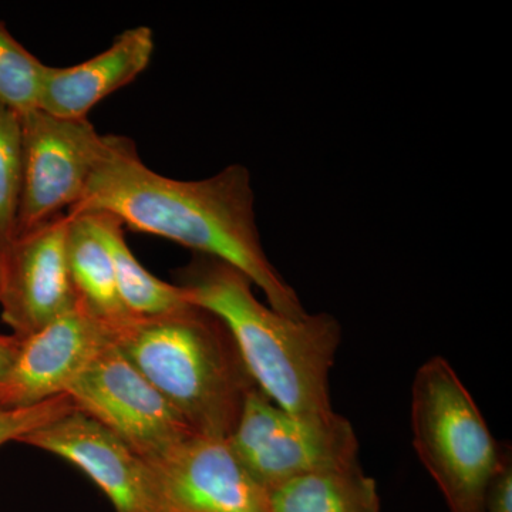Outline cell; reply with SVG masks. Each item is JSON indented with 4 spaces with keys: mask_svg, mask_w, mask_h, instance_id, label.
Returning <instances> with one entry per match:
<instances>
[{
    "mask_svg": "<svg viewBox=\"0 0 512 512\" xmlns=\"http://www.w3.org/2000/svg\"><path fill=\"white\" fill-rule=\"evenodd\" d=\"M46 66L0 20V103L18 114L39 109Z\"/></svg>",
    "mask_w": 512,
    "mask_h": 512,
    "instance_id": "2e32d148",
    "label": "cell"
},
{
    "mask_svg": "<svg viewBox=\"0 0 512 512\" xmlns=\"http://www.w3.org/2000/svg\"><path fill=\"white\" fill-rule=\"evenodd\" d=\"M413 446L450 512H484L488 485L510 448L501 447L473 396L443 357L417 369L412 387Z\"/></svg>",
    "mask_w": 512,
    "mask_h": 512,
    "instance_id": "277c9868",
    "label": "cell"
},
{
    "mask_svg": "<svg viewBox=\"0 0 512 512\" xmlns=\"http://www.w3.org/2000/svg\"><path fill=\"white\" fill-rule=\"evenodd\" d=\"M67 227L69 217L59 215L0 245V316L16 338H28L77 306Z\"/></svg>",
    "mask_w": 512,
    "mask_h": 512,
    "instance_id": "9c48e42d",
    "label": "cell"
},
{
    "mask_svg": "<svg viewBox=\"0 0 512 512\" xmlns=\"http://www.w3.org/2000/svg\"><path fill=\"white\" fill-rule=\"evenodd\" d=\"M177 276L191 303L227 325L256 386L272 402L303 416L335 412L329 375L342 340L335 316L282 315L258 301L244 272L214 256L195 254Z\"/></svg>",
    "mask_w": 512,
    "mask_h": 512,
    "instance_id": "7a4b0ae2",
    "label": "cell"
},
{
    "mask_svg": "<svg viewBox=\"0 0 512 512\" xmlns=\"http://www.w3.org/2000/svg\"><path fill=\"white\" fill-rule=\"evenodd\" d=\"M113 343L202 436L229 439L258 387L227 325L197 305L131 318Z\"/></svg>",
    "mask_w": 512,
    "mask_h": 512,
    "instance_id": "3957f363",
    "label": "cell"
},
{
    "mask_svg": "<svg viewBox=\"0 0 512 512\" xmlns=\"http://www.w3.org/2000/svg\"><path fill=\"white\" fill-rule=\"evenodd\" d=\"M76 409L69 394H60L46 402L20 409H0V446L19 441L30 431L45 426Z\"/></svg>",
    "mask_w": 512,
    "mask_h": 512,
    "instance_id": "ac0fdd59",
    "label": "cell"
},
{
    "mask_svg": "<svg viewBox=\"0 0 512 512\" xmlns=\"http://www.w3.org/2000/svg\"><path fill=\"white\" fill-rule=\"evenodd\" d=\"M114 330L77 305L20 339L18 356L0 384V409L35 406L67 394L90 363L113 345Z\"/></svg>",
    "mask_w": 512,
    "mask_h": 512,
    "instance_id": "30bf717a",
    "label": "cell"
},
{
    "mask_svg": "<svg viewBox=\"0 0 512 512\" xmlns=\"http://www.w3.org/2000/svg\"><path fill=\"white\" fill-rule=\"evenodd\" d=\"M67 394L77 410L99 421L144 461L164 456L197 434L114 343Z\"/></svg>",
    "mask_w": 512,
    "mask_h": 512,
    "instance_id": "52a82bcc",
    "label": "cell"
},
{
    "mask_svg": "<svg viewBox=\"0 0 512 512\" xmlns=\"http://www.w3.org/2000/svg\"><path fill=\"white\" fill-rule=\"evenodd\" d=\"M19 443L56 454L79 467L116 512H147V463L110 430L74 409L30 431Z\"/></svg>",
    "mask_w": 512,
    "mask_h": 512,
    "instance_id": "8fae6325",
    "label": "cell"
},
{
    "mask_svg": "<svg viewBox=\"0 0 512 512\" xmlns=\"http://www.w3.org/2000/svg\"><path fill=\"white\" fill-rule=\"evenodd\" d=\"M22 188L15 235L66 214L82 198L103 146L87 119L36 109L20 114Z\"/></svg>",
    "mask_w": 512,
    "mask_h": 512,
    "instance_id": "8992f818",
    "label": "cell"
},
{
    "mask_svg": "<svg viewBox=\"0 0 512 512\" xmlns=\"http://www.w3.org/2000/svg\"><path fill=\"white\" fill-rule=\"evenodd\" d=\"M94 212H109L131 231L222 259L244 272L274 311L291 318L308 315L262 247L251 174L244 165H228L204 180H174L151 170L133 140L109 134L82 198L66 214Z\"/></svg>",
    "mask_w": 512,
    "mask_h": 512,
    "instance_id": "6da1fadb",
    "label": "cell"
},
{
    "mask_svg": "<svg viewBox=\"0 0 512 512\" xmlns=\"http://www.w3.org/2000/svg\"><path fill=\"white\" fill-rule=\"evenodd\" d=\"M69 217L66 255L77 305L94 318L119 328L136 316L121 301L113 262L86 215Z\"/></svg>",
    "mask_w": 512,
    "mask_h": 512,
    "instance_id": "4fadbf2b",
    "label": "cell"
},
{
    "mask_svg": "<svg viewBox=\"0 0 512 512\" xmlns=\"http://www.w3.org/2000/svg\"><path fill=\"white\" fill-rule=\"evenodd\" d=\"M84 215L89 218L94 231L109 251L121 301L131 315L136 318H154L183 311L194 305L184 288L161 281L138 262L128 247L124 225L119 218L109 212Z\"/></svg>",
    "mask_w": 512,
    "mask_h": 512,
    "instance_id": "5bb4252c",
    "label": "cell"
},
{
    "mask_svg": "<svg viewBox=\"0 0 512 512\" xmlns=\"http://www.w3.org/2000/svg\"><path fill=\"white\" fill-rule=\"evenodd\" d=\"M484 512H512V460L511 451L488 485Z\"/></svg>",
    "mask_w": 512,
    "mask_h": 512,
    "instance_id": "d6986e66",
    "label": "cell"
},
{
    "mask_svg": "<svg viewBox=\"0 0 512 512\" xmlns=\"http://www.w3.org/2000/svg\"><path fill=\"white\" fill-rule=\"evenodd\" d=\"M147 26L124 30L109 49L70 67L46 66L39 109L60 119H87L101 100L123 89L147 69L154 53Z\"/></svg>",
    "mask_w": 512,
    "mask_h": 512,
    "instance_id": "7c38bea8",
    "label": "cell"
},
{
    "mask_svg": "<svg viewBox=\"0 0 512 512\" xmlns=\"http://www.w3.org/2000/svg\"><path fill=\"white\" fill-rule=\"evenodd\" d=\"M228 441L266 491L293 478L359 461V440L348 419L336 412H286L259 387L249 393Z\"/></svg>",
    "mask_w": 512,
    "mask_h": 512,
    "instance_id": "5b68a950",
    "label": "cell"
},
{
    "mask_svg": "<svg viewBox=\"0 0 512 512\" xmlns=\"http://www.w3.org/2000/svg\"><path fill=\"white\" fill-rule=\"evenodd\" d=\"M22 188L20 114L0 103V245L15 237Z\"/></svg>",
    "mask_w": 512,
    "mask_h": 512,
    "instance_id": "e0dca14e",
    "label": "cell"
},
{
    "mask_svg": "<svg viewBox=\"0 0 512 512\" xmlns=\"http://www.w3.org/2000/svg\"><path fill=\"white\" fill-rule=\"evenodd\" d=\"M147 463V512H272L228 439L192 434Z\"/></svg>",
    "mask_w": 512,
    "mask_h": 512,
    "instance_id": "ba28073f",
    "label": "cell"
},
{
    "mask_svg": "<svg viewBox=\"0 0 512 512\" xmlns=\"http://www.w3.org/2000/svg\"><path fill=\"white\" fill-rule=\"evenodd\" d=\"M272 512H380L376 481L360 461L293 478L268 491Z\"/></svg>",
    "mask_w": 512,
    "mask_h": 512,
    "instance_id": "9a60e30c",
    "label": "cell"
},
{
    "mask_svg": "<svg viewBox=\"0 0 512 512\" xmlns=\"http://www.w3.org/2000/svg\"><path fill=\"white\" fill-rule=\"evenodd\" d=\"M19 348L20 339L15 335H0V384L5 382L6 376L12 369Z\"/></svg>",
    "mask_w": 512,
    "mask_h": 512,
    "instance_id": "ffe728a7",
    "label": "cell"
}]
</instances>
